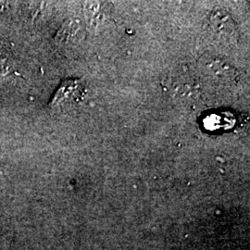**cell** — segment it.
I'll return each instance as SVG.
<instances>
[{
  "label": "cell",
  "mask_w": 250,
  "mask_h": 250,
  "mask_svg": "<svg viewBox=\"0 0 250 250\" xmlns=\"http://www.w3.org/2000/svg\"><path fill=\"white\" fill-rule=\"evenodd\" d=\"M83 96L84 86L81 81H65L56 92L51 101V106L53 107H64L76 104L83 99Z\"/></svg>",
  "instance_id": "obj_1"
}]
</instances>
